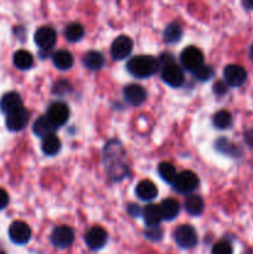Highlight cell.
I'll list each match as a JSON object with an SVG mask.
<instances>
[{
	"label": "cell",
	"mask_w": 253,
	"mask_h": 254,
	"mask_svg": "<svg viewBox=\"0 0 253 254\" xmlns=\"http://www.w3.org/2000/svg\"><path fill=\"white\" fill-rule=\"evenodd\" d=\"M124 159H126V151L122 144L117 140L109 141L104 148V160L109 176L113 180H121L128 174V166Z\"/></svg>",
	"instance_id": "cell-1"
},
{
	"label": "cell",
	"mask_w": 253,
	"mask_h": 254,
	"mask_svg": "<svg viewBox=\"0 0 253 254\" xmlns=\"http://www.w3.org/2000/svg\"><path fill=\"white\" fill-rule=\"evenodd\" d=\"M159 60L155 57L149 56V55H140L130 59L126 64V69L129 73L133 74L138 78H146L155 73L159 69Z\"/></svg>",
	"instance_id": "cell-2"
},
{
	"label": "cell",
	"mask_w": 253,
	"mask_h": 254,
	"mask_svg": "<svg viewBox=\"0 0 253 254\" xmlns=\"http://www.w3.org/2000/svg\"><path fill=\"white\" fill-rule=\"evenodd\" d=\"M174 240L181 248L190 250L197 245V233L190 225H181L174 231Z\"/></svg>",
	"instance_id": "cell-3"
},
{
	"label": "cell",
	"mask_w": 253,
	"mask_h": 254,
	"mask_svg": "<svg viewBox=\"0 0 253 254\" xmlns=\"http://www.w3.org/2000/svg\"><path fill=\"white\" fill-rule=\"evenodd\" d=\"M198 184H200V181H198L197 175L193 171L185 170L178 174L173 185L179 192L190 193L198 188Z\"/></svg>",
	"instance_id": "cell-4"
},
{
	"label": "cell",
	"mask_w": 253,
	"mask_h": 254,
	"mask_svg": "<svg viewBox=\"0 0 253 254\" xmlns=\"http://www.w3.org/2000/svg\"><path fill=\"white\" fill-rule=\"evenodd\" d=\"M181 64L188 71L193 72L203 64V54L195 46H189L181 52Z\"/></svg>",
	"instance_id": "cell-5"
},
{
	"label": "cell",
	"mask_w": 253,
	"mask_h": 254,
	"mask_svg": "<svg viewBox=\"0 0 253 254\" xmlns=\"http://www.w3.org/2000/svg\"><path fill=\"white\" fill-rule=\"evenodd\" d=\"M30 119V113L24 107L14 109L6 114V127L11 131H19L27 126Z\"/></svg>",
	"instance_id": "cell-6"
},
{
	"label": "cell",
	"mask_w": 253,
	"mask_h": 254,
	"mask_svg": "<svg viewBox=\"0 0 253 254\" xmlns=\"http://www.w3.org/2000/svg\"><path fill=\"white\" fill-rule=\"evenodd\" d=\"M161 71V78L166 84L171 87H180L184 83V72L181 67H179L175 62H169L164 64Z\"/></svg>",
	"instance_id": "cell-7"
},
{
	"label": "cell",
	"mask_w": 253,
	"mask_h": 254,
	"mask_svg": "<svg viewBox=\"0 0 253 254\" xmlns=\"http://www.w3.org/2000/svg\"><path fill=\"white\" fill-rule=\"evenodd\" d=\"M9 237L15 245H26L31 238V228L22 221H15L9 227Z\"/></svg>",
	"instance_id": "cell-8"
},
{
	"label": "cell",
	"mask_w": 253,
	"mask_h": 254,
	"mask_svg": "<svg viewBox=\"0 0 253 254\" xmlns=\"http://www.w3.org/2000/svg\"><path fill=\"white\" fill-rule=\"evenodd\" d=\"M46 117L56 128H59V127H62L68 121L69 109L63 102H55L49 107Z\"/></svg>",
	"instance_id": "cell-9"
},
{
	"label": "cell",
	"mask_w": 253,
	"mask_h": 254,
	"mask_svg": "<svg viewBox=\"0 0 253 254\" xmlns=\"http://www.w3.org/2000/svg\"><path fill=\"white\" fill-rule=\"evenodd\" d=\"M74 241V232L68 226H59L52 231L51 242L57 248H68Z\"/></svg>",
	"instance_id": "cell-10"
},
{
	"label": "cell",
	"mask_w": 253,
	"mask_h": 254,
	"mask_svg": "<svg viewBox=\"0 0 253 254\" xmlns=\"http://www.w3.org/2000/svg\"><path fill=\"white\" fill-rule=\"evenodd\" d=\"M84 241H86V245L88 246L89 250L99 251L106 246L107 241H108V233L103 227L94 226L86 233Z\"/></svg>",
	"instance_id": "cell-11"
},
{
	"label": "cell",
	"mask_w": 253,
	"mask_h": 254,
	"mask_svg": "<svg viewBox=\"0 0 253 254\" xmlns=\"http://www.w3.org/2000/svg\"><path fill=\"white\" fill-rule=\"evenodd\" d=\"M223 77L228 86L240 87L247 79V71L240 64H228L223 69Z\"/></svg>",
	"instance_id": "cell-12"
},
{
	"label": "cell",
	"mask_w": 253,
	"mask_h": 254,
	"mask_svg": "<svg viewBox=\"0 0 253 254\" xmlns=\"http://www.w3.org/2000/svg\"><path fill=\"white\" fill-rule=\"evenodd\" d=\"M131 50H133V41L130 37L121 35L112 44L111 54L114 60H124L130 55Z\"/></svg>",
	"instance_id": "cell-13"
},
{
	"label": "cell",
	"mask_w": 253,
	"mask_h": 254,
	"mask_svg": "<svg viewBox=\"0 0 253 254\" xmlns=\"http://www.w3.org/2000/svg\"><path fill=\"white\" fill-rule=\"evenodd\" d=\"M35 42L42 50H49L56 42V32L52 27L42 26L35 32Z\"/></svg>",
	"instance_id": "cell-14"
},
{
	"label": "cell",
	"mask_w": 253,
	"mask_h": 254,
	"mask_svg": "<svg viewBox=\"0 0 253 254\" xmlns=\"http://www.w3.org/2000/svg\"><path fill=\"white\" fill-rule=\"evenodd\" d=\"M124 98L131 106H140L146 99V92L140 84H128L123 91Z\"/></svg>",
	"instance_id": "cell-15"
},
{
	"label": "cell",
	"mask_w": 253,
	"mask_h": 254,
	"mask_svg": "<svg viewBox=\"0 0 253 254\" xmlns=\"http://www.w3.org/2000/svg\"><path fill=\"white\" fill-rule=\"evenodd\" d=\"M135 193L140 200L151 201L158 196V188L150 180H143L136 185Z\"/></svg>",
	"instance_id": "cell-16"
},
{
	"label": "cell",
	"mask_w": 253,
	"mask_h": 254,
	"mask_svg": "<svg viewBox=\"0 0 253 254\" xmlns=\"http://www.w3.org/2000/svg\"><path fill=\"white\" fill-rule=\"evenodd\" d=\"M143 213L144 222L148 227H154V226H159V223L163 220V216H161L160 206L154 205V203H150V205L145 206L141 211Z\"/></svg>",
	"instance_id": "cell-17"
},
{
	"label": "cell",
	"mask_w": 253,
	"mask_h": 254,
	"mask_svg": "<svg viewBox=\"0 0 253 254\" xmlns=\"http://www.w3.org/2000/svg\"><path fill=\"white\" fill-rule=\"evenodd\" d=\"M22 106L21 97L16 92H9V93H5L4 96L0 99V111L2 113L7 114L9 112L14 111V109L19 108Z\"/></svg>",
	"instance_id": "cell-18"
},
{
	"label": "cell",
	"mask_w": 253,
	"mask_h": 254,
	"mask_svg": "<svg viewBox=\"0 0 253 254\" xmlns=\"http://www.w3.org/2000/svg\"><path fill=\"white\" fill-rule=\"evenodd\" d=\"M159 206H160L163 220H174V218H176V216L179 215V212H180L179 202L176 200H174V198H166V200H164Z\"/></svg>",
	"instance_id": "cell-19"
},
{
	"label": "cell",
	"mask_w": 253,
	"mask_h": 254,
	"mask_svg": "<svg viewBox=\"0 0 253 254\" xmlns=\"http://www.w3.org/2000/svg\"><path fill=\"white\" fill-rule=\"evenodd\" d=\"M32 130H34V133L37 136L45 138V136L50 135V134H54V131L56 130V127L50 122V119L47 117H40L34 123Z\"/></svg>",
	"instance_id": "cell-20"
},
{
	"label": "cell",
	"mask_w": 253,
	"mask_h": 254,
	"mask_svg": "<svg viewBox=\"0 0 253 254\" xmlns=\"http://www.w3.org/2000/svg\"><path fill=\"white\" fill-rule=\"evenodd\" d=\"M41 149L42 151H44L45 155H56L60 151V149H61V140H60L59 136L55 135V134H50V135L42 138Z\"/></svg>",
	"instance_id": "cell-21"
},
{
	"label": "cell",
	"mask_w": 253,
	"mask_h": 254,
	"mask_svg": "<svg viewBox=\"0 0 253 254\" xmlns=\"http://www.w3.org/2000/svg\"><path fill=\"white\" fill-rule=\"evenodd\" d=\"M104 62L106 61H104L103 55L98 51H89L83 57V64L92 71L101 69L104 66Z\"/></svg>",
	"instance_id": "cell-22"
},
{
	"label": "cell",
	"mask_w": 253,
	"mask_h": 254,
	"mask_svg": "<svg viewBox=\"0 0 253 254\" xmlns=\"http://www.w3.org/2000/svg\"><path fill=\"white\" fill-rule=\"evenodd\" d=\"M12 62H14L15 67L19 69H29L31 68L32 64H34V57L30 54L29 51H25V50H19L14 54L12 57Z\"/></svg>",
	"instance_id": "cell-23"
},
{
	"label": "cell",
	"mask_w": 253,
	"mask_h": 254,
	"mask_svg": "<svg viewBox=\"0 0 253 254\" xmlns=\"http://www.w3.org/2000/svg\"><path fill=\"white\" fill-rule=\"evenodd\" d=\"M52 61L59 69H68L73 64V57H72L71 52L66 51V50H60L54 54Z\"/></svg>",
	"instance_id": "cell-24"
},
{
	"label": "cell",
	"mask_w": 253,
	"mask_h": 254,
	"mask_svg": "<svg viewBox=\"0 0 253 254\" xmlns=\"http://www.w3.org/2000/svg\"><path fill=\"white\" fill-rule=\"evenodd\" d=\"M203 208H205V203H203V200L200 196L191 195L185 200V210L188 211L190 215H201V213L203 212Z\"/></svg>",
	"instance_id": "cell-25"
},
{
	"label": "cell",
	"mask_w": 253,
	"mask_h": 254,
	"mask_svg": "<svg viewBox=\"0 0 253 254\" xmlns=\"http://www.w3.org/2000/svg\"><path fill=\"white\" fill-rule=\"evenodd\" d=\"M183 36V29L178 22H171L164 30V40L169 44H175L179 42Z\"/></svg>",
	"instance_id": "cell-26"
},
{
	"label": "cell",
	"mask_w": 253,
	"mask_h": 254,
	"mask_svg": "<svg viewBox=\"0 0 253 254\" xmlns=\"http://www.w3.org/2000/svg\"><path fill=\"white\" fill-rule=\"evenodd\" d=\"M83 36H84V29L81 24L72 22V24L67 25L66 30H64V37H66L69 42L79 41Z\"/></svg>",
	"instance_id": "cell-27"
},
{
	"label": "cell",
	"mask_w": 253,
	"mask_h": 254,
	"mask_svg": "<svg viewBox=\"0 0 253 254\" xmlns=\"http://www.w3.org/2000/svg\"><path fill=\"white\" fill-rule=\"evenodd\" d=\"M158 171L159 175L161 176V179L169 184H174L176 176H178V171H176L175 166L171 163H166V161L165 163H161L160 165H159Z\"/></svg>",
	"instance_id": "cell-28"
},
{
	"label": "cell",
	"mask_w": 253,
	"mask_h": 254,
	"mask_svg": "<svg viewBox=\"0 0 253 254\" xmlns=\"http://www.w3.org/2000/svg\"><path fill=\"white\" fill-rule=\"evenodd\" d=\"M213 126L218 129H227L232 124V116L227 111H218L213 116Z\"/></svg>",
	"instance_id": "cell-29"
},
{
	"label": "cell",
	"mask_w": 253,
	"mask_h": 254,
	"mask_svg": "<svg viewBox=\"0 0 253 254\" xmlns=\"http://www.w3.org/2000/svg\"><path fill=\"white\" fill-rule=\"evenodd\" d=\"M216 148L223 154H228V155H236L237 154V146L228 141L227 139H220L216 143Z\"/></svg>",
	"instance_id": "cell-30"
},
{
	"label": "cell",
	"mask_w": 253,
	"mask_h": 254,
	"mask_svg": "<svg viewBox=\"0 0 253 254\" xmlns=\"http://www.w3.org/2000/svg\"><path fill=\"white\" fill-rule=\"evenodd\" d=\"M192 73L193 76H195V78L198 79V81H208V79L212 78L213 69L211 68L210 66H205V64H202V66L198 67L196 71H193Z\"/></svg>",
	"instance_id": "cell-31"
},
{
	"label": "cell",
	"mask_w": 253,
	"mask_h": 254,
	"mask_svg": "<svg viewBox=\"0 0 253 254\" xmlns=\"http://www.w3.org/2000/svg\"><path fill=\"white\" fill-rule=\"evenodd\" d=\"M212 254H233V250L228 242H218L212 247Z\"/></svg>",
	"instance_id": "cell-32"
},
{
	"label": "cell",
	"mask_w": 253,
	"mask_h": 254,
	"mask_svg": "<svg viewBox=\"0 0 253 254\" xmlns=\"http://www.w3.org/2000/svg\"><path fill=\"white\" fill-rule=\"evenodd\" d=\"M145 236L151 241H160L163 237V231L159 226H154V227H149V230L145 231Z\"/></svg>",
	"instance_id": "cell-33"
},
{
	"label": "cell",
	"mask_w": 253,
	"mask_h": 254,
	"mask_svg": "<svg viewBox=\"0 0 253 254\" xmlns=\"http://www.w3.org/2000/svg\"><path fill=\"white\" fill-rule=\"evenodd\" d=\"M227 83H225V82H216L215 86H213V91H215L216 94H218V96H221V94H225L226 92H227Z\"/></svg>",
	"instance_id": "cell-34"
},
{
	"label": "cell",
	"mask_w": 253,
	"mask_h": 254,
	"mask_svg": "<svg viewBox=\"0 0 253 254\" xmlns=\"http://www.w3.org/2000/svg\"><path fill=\"white\" fill-rule=\"evenodd\" d=\"M9 203V195L4 189H0V210H4Z\"/></svg>",
	"instance_id": "cell-35"
},
{
	"label": "cell",
	"mask_w": 253,
	"mask_h": 254,
	"mask_svg": "<svg viewBox=\"0 0 253 254\" xmlns=\"http://www.w3.org/2000/svg\"><path fill=\"white\" fill-rule=\"evenodd\" d=\"M128 212L130 213L133 217H136V216H139V213H140V210H139V207L136 205H130L128 207Z\"/></svg>",
	"instance_id": "cell-36"
},
{
	"label": "cell",
	"mask_w": 253,
	"mask_h": 254,
	"mask_svg": "<svg viewBox=\"0 0 253 254\" xmlns=\"http://www.w3.org/2000/svg\"><path fill=\"white\" fill-rule=\"evenodd\" d=\"M246 140H247V143L250 144V145H253V129L252 130H248L247 133H246Z\"/></svg>",
	"instance_id": "cell-37"
},
{
	"label": "cell",
	"mask_w": 253,
	"mask_h": 254,
	"mask_svg": "<svg viewBox=\"0 0 253 254\" xmlns=\"http://www.w3.org/2000/svg\"><path fill=\"white\" fill-rule=\"evenodd\" d=\"M243 5H245L247 9L253 10V0H243Z\"/></svg>",
	"instance_id": "cell-38"
},
{
	"label": "cell",
	"mask_w": 253,
	"mask_h": 254,
	"mask_svg": "<svg viewBox=\"0 0 253 254\" xmlns=\"http://www.w3.org/2000/svg\"><path fill=\"white\" fill-rule=\"evenodd\" d=\"M251 57H252V60H253V46L251 47Z\"/></svg>",
	"instance_id": "cell-39"
},
{
	"label": "cell",
	"mask_w": 253,
	"mask_h": 254,
	"mask_svg": "<svg viewBox=\"0 0 253 254\" xmlns=\"http://www.w3.org/2000/svg\"><path fill=\"white\" fill-rule=\"evenodd\" d=\"M0 254H6L5 252H2V251H0Z\"/></svg>",
	"instance_id": "cell-40"
},
{
	"label": "cell",
	"mask_w": 253,
	"mask_h": 254,
	"mask_svg": "<svg viewBox=\"0 0 253 254\" xmlns=\"http://www.w3.org/2000/svg\"><path fill=\"white\" fill-rule=\"evenodd\" d=\"M248 254H250V253H248Z\"/></svg>",
	"instance_id": "cell-41"
}]
</instances>
